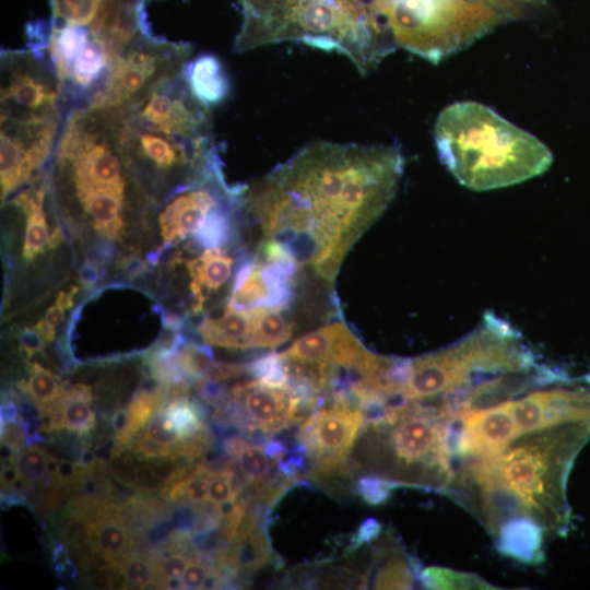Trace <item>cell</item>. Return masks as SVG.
Listing matches in <instances>:
<instances>
[{
  "label": "cell",
  "instance_id": "41",
  "mask_svg": "<svg viewBox=\"0 0 590 590\" xmlns=\"http://www.w3.org/2000/svg\"><path fill=\"white\" fill-rule=\"evenodd\" d=\"M247 371V365L229 364V363H213L203 379L210 382H220L241 375Z\"/></svg>",
  "mask_w": 590,
  "mask_h": 590
},
{
  "label": "cell",
  "instance_id": "5",
  "mask_svg": "<svg viewBox=\"0 0 590 590\" xmlns=\"http://www.w3.org/2000/svg\"><path fill=\"white\" fill-rule=\"evenodd\" d=\"M245 20L234 49L284 40L345 55L362 74L393 48L379 19L362 0H243Z\"/></svg>",
  "mask_w": 590,
  "mask_h": 590
},
{
  "label": "cell",
  "instance_id": "40",
  "mask_svg": "<svg viewBox=\"0 0 590 590\" xmlns=\"http://www.w3.org/2000/svg\"><path fill=\"white\" fill-rule=\"evenodd\" d=\"M381 531L382 524L378 520L374 518L365 519L352 535L344 553H352L361 546L374 542L380 536Z\"/></svg>",
  "mask_w": 590,
  "mask_h": 590
},
{
  "label": "cell",
  "instance_id": "1",
  "mask_svg": "<svg viewBox=\"0 0 590 590\" xmlns=\"http://www.w3.org/2000/svg\"><path fill=\"white\" fill-rule=\"evenodd\" d=\"M404 160L390 145L316 142L247 188L263 259L331 282L352 245L391 202Z\"/></svg>",
  "mask_w": 590,
  "mask_h": 590
},
{
  "label": "cell",
  "instance_id": "10",
  "mask_svg": "<svg viewBox=\"0 0 590 590\" xmlns=\"http://www.w3.org/2000/svg\"><path fill=\"white\" fill-rule=\"evenodd\" d=\"M192 47L139 34L118 55L99 93L87 107L117 108L141 97L166 79L181 74Z\"/></svg>",
  "mask_w": 590,
  "mask_h": 590
},
{
  "label": "cell",
  "instance_id": "27",
  "mask_svg": "<svg viewBox=\"0 0 590 590\" xmlns=\"http://www.w3.org/2000/svg\"><path fill=\"white\" fill-rule=\"evenodd\" d=\"M233 259L220 247L208 248L197 259L188 262L191 283L202 291L219 290L231 276Z\"/></svg>",
  "mask_w": 590,
  "mask_h": 590
},
{
  "label": "cell",
  "instance_id": "19",
  "mask_svg": "<svg viewBox=\"0 0 590 590\" xmlns=\"http://www.w3.org/2000/svg\"><path fill=\"white\" fill-rule=\"evenodd\" d=\"M143 0H102L92 32L117 56L143 32L141 5Z\"/></svg>",
  "mask_w": 590,
  "mask_h": 590
},
{
  "label": "cell",
  "instance_id": "32",
  "mask_svg": "<svg viewBox=\"0 0 590 590\" xmlns=\"http://www.w3.org/2000/svg\"><path fill=\"white\" fill-rule=\"evenodd\" d=\"M163 408L182 438L196 436L206 428L202 409L196 402H191L188 397L173 399Z\"/></svg>",
  "mask_w": 590,
  "mask_h": 590
},
{
  "label": "cell",
  "instance_id": "14",
  "mask_svg": "<svg viewBox=\"0 0 590 590\" xmlns=\"http://www.w3.org/2000/svg\"><path fill=\"white\" fill-rule=\"evenodd\" d=\"M310 415L290 387H274L258 379L237 384L227 400L216 409V415H227L236 426L248 432L272 436L304 421Z\"/></svg>",
  "mask_w": 590,
  "mask_h": 590
},
{
  "label": "cell",
  "instance_id": "37",
  "mask_svg": "<svg viewBox=\"0 0 590 590\" xmlns=\"http://www.w3.org/2000/svg\"><path fill=\"white\" fill-rule=\"evenodd\" d=\"M156 560V582L158 588L180 589V579L190 562L181 552H173Z\"/></svg>",
  "mask_w": 590,
  "mask_h": 590
},
{
  "label": "cell",
  "instance_id": "31",
  "mask_svg": "<svg viewBox=\"0 0 590 590\" xmlns=\"http://www.w3.org/2000/svg\"><path fill=\"white\" fill-rule=\"evenodd\" d=\"M117 577L122 586L132 588H158L156 582V560H152L142 554L128 553L116 567ZM116 577V578H117Z\"/></svg>",
  "mask_w": 590,
  "mask_h": 590
},
{
  "label": "cell",
  "instance_id": "36",
  "mask_svg": "<svg viewBox=\"0 0 590 590\" xmlns=\"http://www.w3.org/2000/svg\"><path fill=\"white\" fill-rule=\"evenodd\" d=\"M400 485L385 476L368 474L361 476L354 484V493L370 506L386 504Z\"/></svg>",
  "mask_w": 590,
  "mask_h": 590
},
{
  "label": "cell",
  "instance_id": "9",
  "mask_svg": "<svg viewBox=\"0 0 590 590\" xmlns=\"http://www.w3.org/2000/svg\"><path fill=\"white\" fill-rule=\"evenodd\" d=\"M34 28L30 46L46 49L58 78L66 110L87 107L99 93L118 57L86 25Z\"/></svg>",
  "mask_w": 590,
  "mask_h": 590
},
{
  "label": "cell",
  "instance_id": "47",
  "mask_svg": "<svg viewBox=\"0 0 590 590\" xmlns=\"http://www.w3.org/2000/svg\"><path fill=\"white\" fill-rule=\"evenodd\" d=\"M35 329H37L40 334L44 337V339L49 342L55 338V328L51 323H49L46 319L38 321L36 324L33 326Z\"/></svg>",
  "mask_w": 590,
  "mask_h": 590
},
{
  "label": "cell",
  "instance_id": "30",
  "mask_svg": "<svg viewBox=\"0 0 590 590\" xmlns=\"http://www.w3.org/2000/svg\"><path fill=\"white\" fill-rule=\"evenodd\" d=\"M22 388L40 413L54 405L67 391L55 374L37 363L31 365L28 380Z\"/></svg>",
  "mask_w": 590,
  "mask_h": 590
},
{
  "label": "cell",
  "instance_id": "34",
  "mask_svg": "<svg viewBox=\"0 0 590 590\" xmlns=\"http://www.w3.org/2000/svg\"><path fill=\"white\" fill-rule=\"evenodd\" d=\"M176 363L185 377L198 382L204 378L214 362L209 346L190 343L179 347Z\"/></svg>",
  "mask_w": 590,
  "mask_h": 590
},
{
  "label": "cell",
  "instance_id": "43",
  "mask_svg": "<svg viewBox=\"0 0 590 590\" xmlns=\"http://www.w3.org/2000/svg\"><path fill=\"white\" fill-rule=\"evenodd\" d=\"M20 474L14 462L2 464L1 468V487H14L21 483Z\"/></svg>",
  "mask_w": 590,
  "mask_h": 590
},
{
  "label": "cell",
  "instance_id": "22",
  "mask_svg": "<svg viewBox=\"0 0 590 590\" xmlns=\"http://www.w3.org/2000/svg\"><path fill=\"white\" fill-rule=\"evenodd\" d=\"M91 401V387L75 385L54 405L42 412L45 428L47 430L66 428L78 435L88 434L96 424Z\"/></svg>",
  "mask_w": 590,
  "mask_h": 590
},
{
  "label": "cell",
  "instance_id": "29",
  "mask_svg": "<svg viewBox=\"0 0 590 590\" xmlns=\"http://www.w3.org/2000/svg\"><path fill=\"white\" fill-rule=\"evenodd\" d=\"M420 583L427 589H498L475 574L439 566L423 568Z\"/></svg>",
  "mask_w": 590,
  "mask_h": 590
},
{
  "label": "cell",
  "instance_id": "8",
  "mask_svg": "<svg viewBox=\"0 0 590 590\" xmlns=\"http://www.w3.org/2000/svg\"><path fill=\"white\" fill-rule=\"evenodd\" d=\"M370 11L397 45L437 58L451 35L485 28L495 20L484 4L469 0H374Z\"/></svg>",
  "mask_w": 590,
  "mask_h": 590
},
{
  "label": "cell",
  "instance_id": "26",
  "mask_svg": "<svg viewBox=\"0 0 590 590\" xmlns=\"http://www.w3.org/2000/svg\"><path fill=\"white\" fill-rule=\"evenodd\" d=\"M44 200L45 190L43 187L20 192L13 200V204L23 212L26 219L23 246V257L26 260H32L49 245L50 236L48 235Z\"/></svg>",
  "mask_w": 590,
  "mask_h": 590
},
{
  "label": "cell",
  "instance_id": "45",
  "mask_svg": "<svg viewBox=\"0 0 590 590\" xmlns=\"http://www.w3.org/2000/svg\"><path fill=\"white\" fill-rule=\"evenodd\" d=\"M45 319L54 327L59 326L64 319V308L58 303H55V305L48 308Z\"/></svg>",
  "mask_w": 590,
  "mask_h": 590
},
{
  "label": "cell",
  "instance_id": "35",
  "mask_svg": "<svg viewBox=\"0 0 590 590\" xmlns=\"http://www.w3.org/2000/svg\"><path fill=\"white\" fill-rule=\"evenodd\" d=\"M247 373L256 379L274 387H288L286 364L281 353H271L247 365Z\"/></svg>",
  "mask_w": 590,
  "mask_h": 590
},
{
  "label": "cell",
  "instance_id": "46",
  "mask_svg": "<svg viewBox=\"0 0 590 590\" xmlns=\"http://www.w3.org/2000/svg\"><path fill=\"white\" fill-rule=\"evenodd\" d=\"M17 409L12 402L1 405V423H10L16 421Z\"/></svg>",
  "mask_w": 590,
  "mask_h": 590
},
{
  "label": "cell",
  "instance_id": "21",
  "mask_svg": "<svg viewBox=\"0 0 590 590\" xmlns=\"http://www.w3.org/2000/svg\"><path fill=\"white\" fill-rule=\"evenodd\" d=\"M71 198L91 217L94 227L111 239H118L123 232V210L127 191L111 189L70 190Z\"/></svg>",
  "mask_w": 590,
  "mask_h": 590
},
{
  "label": "cell",
  "instance_id": "16",
  "mask_svg": "<svg viewBox=\"0 0 590 590\" xmlns=\"http://www.w3.org/2000/svg\"><path fill=\"white\" fill-rule=\"evenodd\" d=\"M297 271L257 256L238 270L227 306L250 309L267 307L284 310L293 299Z\"/></svg>",
  "mask_w": 590,
  "mask_h": 590
},
{
  "label": "cell",
  "instance_id": "12",
  "mask_svg": "<svg viewBox=\"0 0 590 590\" xmlns=\"http://www.w3.org/2000/svg\"><path fill=\"white\" fill-rule=\"evenodd\" d=\"M363 424V413L349 405L331 403L315 410L296 434L310 459L308 476L322 482L347 472V456Z\"/></svg>",
  "mask_w": 590,
  "mask_h": 590
},
{
  "label": "cell",
  "instance_id": "33",
  "mask_svg": "<svg viewBox=\"0 0 590 590\" xmlns=\"http://www.w3.org/2000/svg\"><path fill=\"white\" fill-rule=\"evenodd\" d=\"M50 457L38 446H30L20 451L15 465L24 487L47 481Z\"/></svg>",
  "mask_w": 590,
  "mask_h": 590
},
{
  "label": "cell",
  "instance_id": "17",
  "mask_svg": "<svg viewBox=\"0 0 590 590\" xmlns=\"http://www.w3.org/2000/svg\"><path fill=\"white\" fill-rule=\"evenodd\" d=\"M367 352L344 323L335 321L300 337L281 355L287 361L324 364L332 369L352 371Z\"/></svg>",
  "mask_w": 590,
  "mask_h": 590
},
{
  "label": "cell",
  "instance_id": "38",
  "mask_svg": "<svg viewBox=\"0 0 590 590\" xmlns=\"http://www.w3.org/2000/svg\"><path fill=\"white\" fill-rule=\"evenodd\" d=\"M234 471L226 465L221 471H211L209 475V503L214 507L236 500L240 489L234 488Z\"/></svg>",
  "mask_w": 590,
  "mask_h": 590
},
{
  "label": "cell",
  "instance_id": "25",
  "mask_svg": "<svg viewBox=\"0 0 590 590\" xmlns=\"http://www.w3.org/2000/svg\"><path fill=\"white\" fill-rule=\"evenodd\" d=\"M223 447L238 464L244 477L255 488L258 496L274 483L271 473L278 461L268 456L264 447L249 442L239 436L226 438Z\"/></svg>",
  "mask_w": 590,
  "mask_h": 590
},
{
  "label": "cell",
  "instance_id": "6",
  "mask_svg": "<svg viewBox=\"0 0 590 590\" xmlns=\"http://www.w3.org/2000/svg\"><path fill=\"white\" fill-rule=\"evenodd\" d=\"M536 365L521 334L508 321L487 312L480 326L461 340L411 358L402 393L416 401L434 399Z\"/></svg>",
  "mask_w": 590,
  "mask_h": 590
},
{
  "label": "cell",
  "instance_id": "11",
  "mask_svg": "<svg viewBox=\"0 0 590 590\" xmlns=\"http://www.w3.org/2000/svg\"><path fill=\"white\" fill-rule=\"evenodd\" d=\"M1 118L43 119L66 116L60 84L43 49L1 51Z\"/></svg>",
  "mask_w": 590,
  "mask_h": 590
},
{
  "label": "cell",
  "instance_id": "15",
  "mask_svg": "<svg viewBox=\"0 0 590 590\" xmlns=\"http://www.w3.org/2000/svg\"><path fill=\"white\" fill-rule=\"evenodd\" d=\"M518 435L590 421V391L586 389H535L509 401Z\"/></svg>",
  "mask_w": 590,
  "mask_h": 590
},
{
  "label": "cell",
  "instance_id": "23",
  "mask_svg": "<svg viewBox=\"0 0 590 590\" xmlns=\"http://www.w3.org/2000/svg\"><path fill=\"white\" fill-rule=\"evenodd\" d=\"M199 332L208 344L226 349H250L252 347L253 309L227 306L222 316L203 320Z\"/></svg>",
  "mask_w": 590,
  "mask_h": 590
},
{
  "label": "cell",
  "instance_id": "20",
  "mask_svg": "<svg viewBox=\"0 0 590 590\" xmlns=\"http://www.w3.org/2000/svg\"><path fill=\"white\" fill-rule=\"evenodd\" d=\"M544 528L535 520L519 516L506 520L495 533L496 548L518 562L536 565L544 560Z\"/></svg>",
  "mask_w": 590,
  "mask_h": 590
},
{
  "label": "cell",
  "instance_id": "42",
  "mask_svg": "<svg viewBox=\"0 0 590 590\" xmlns=\"http://www.w3.org/2000/svg\"><path fill=\"white\" fill-rule=\"evenodd\" d=\"M19 342L22 350L31 357L35 353L40 352L47 341L40 332L32 326L31 328L22 330L19 335Z\"/></svg>",
  "mask_w": 590,
  "mask_h": 590
},
{
  "label": "cell",
  "instance_id": "39",
  "mask_svg": "<svg viewBox=\"0 0 590 590\" xmlns=\"http://www.w3.org/2000/svg\"><path fill=\"white\" fill-rule=\"evenodd\" d=\"M213 569L214 567L203 559H190L180 579V589H204V583Z\"/></svg>",
  "mask_w": 590,
  "mask_h": 590
},
{
  "label": "cell",
  "instance_id": "49",
  "mask_svg": "<svg viewBox=\"0 0 590 590\" xmlns=\"http://www.w3.org/2000/svg\"><path fill=\"white\" fill-rule=\"evenodd\" d=\"M589 379H590V376H589Z\"/></svg>",
  "mask_w": 590,
  "mask_h": 590
},
{
  "label": "cell",
  "instance_id": "7",
  "mask_svg": "<svg viewBox=\"0 0 590 590\" xmlns=\"http://www.w3.org/2000/svg\"><path fill=\"white\" fill-rule=\"evenodd\" d=\"M447 416L437 399L412 400L409 410L392 423L363 426L370 433L373 465L377 474L400 487L442 492L453 474L448 446Z\"/></svg>",
  "mask_w": 590,
  "mask_h": 590
},
{
  "label": "cell",
  "instance_id": "3",
  "mask_svg": "<svg viewBox=\"0 0 590 590\" xmlns=\"http://www.w3.org/2000/svg\"><path fill=\"white\" fill-rule=\"evenodd\" d=\"M107 111L128 163L142 162L167 174L200 176L219 160L210 108L184 78L168 79L135 101Z\"/></svg>",
  "mask_w": 590,
  "mask_h": 590
},
{
  "label": "cell",
  "instance_id": "2",
  "mask_svg": "<svg viewBox=\"0 0 590 590\" xmlns=\"http://www.w3.org/2000/svg\"><path fill=\"white\" fill-rule=\"evenodd\" d=\"M590 440V421L523 434L497 458L481 486V523L494 535L519 516L547 533H567L570 508L567 480L574 461Z\"/></svg>",
  "mask_w": 590,
  "mask_h": 590
},
{
  "label": "cell",
  "instance_id": "18",
  "mask_svg": "<svg viewBox=\"0 0 590 590\" xmlns=\"http://www.w3.org/2000/svg\"><path fill=\"white\" fill-rule=\"evenodd\" d=\"M87 526V543L92 559H102L117 567L131 552L133 540L130 526L118 507L109 506L95 514L84 516Z\"/></svg>",
  "mask_w": 590,
  "mask_h": 590
},
{
  "label": "cell",
  "instance_id": "48",
  "mask_svg": "<svg viewBox=\"0 0 590 590\" xmlns=\"http://www.w3.org/2000/svg\"><path fill=\"white\" fill-rule=\"evenodd\" d=\"M78 287H73L69 292H60L58 295L56 303L61 305L64 309L70 308L73 305V296L76 293Z\"/></svg>",
  "mask_w": 590,
  "mask_h": 590
},
{
  "label": "cell",
  "instance_id": "44",
  "mask_svg": "<svg viewBox=\"0 0 590 590\" xmlns=\"http://www.w3.org/2000/svg\"><path fill=\"white\" fill-rule=\"evenodd\" d=\"M111 427L116 434L125 432L128 425V411L125 409L117 410L110 420Z\"/></svg>",
  "mask_w": 590,
  "mask_h": 590
},
{
  "label": "cell",
  "instance_id": "13",
  "mask_svg": "<svg viewBox=\"0 0 590 590\" xmlns=\"http://www.w3.org/2000/svg\"><path fill=\"white\" fill-rule=\"evenodd\" d=\"M64 116L43 119H0L1 199L31 181L52 152Z\"/></svg>",
  "mask_w": 590,
  "mask_h": 590
},
{
  "label": "cell",
  "instance_id": "28",
  "mask_svg": "<svg viewBox=\"0 0 590 590\" xmlns=\"http://www.w3.org/2000/svg\"><path fill=\"white\" fill-rule=\"evenodd\" d=\"M252 309V347L275 349L291 338L293 323L286 319L281 309L267 307Z\"/></svg>",
  "mask_w": 590,
  "mask_h": 590
},
{
  "label": "cell",
  "instance_id": "24",
  "mask_svg": "<svg viewBox=\"0 0 590 590\" xmlns=\"http://www.w3.org/2000/svg\"><path fill=\"white\" fill-rule=\"evenodd\" d=\"M193 96L204 106L212 107L229 94V80L221 61L212 55H200L189 61L184 71Z\"/></svg>",
  "mask_w": 590,
  "mask_h": 590
},
{
  "label": "cell",
  "instance_id": "4",
  "mask_svg": "<svg viewBox=\"0 0 590 590\" xmlns=\"http://www.w3.org/2000/svg\"><path fill=\"white\" fill-rule=\"evenodd\" d=\"M434 135L441 163L461 185L475 191L526 181L546 172L553 162L538 138L476 102L444 108Z\"/></svg>",
  "mask_w": 590,
  "mask_h": 590
}]
</instances>
